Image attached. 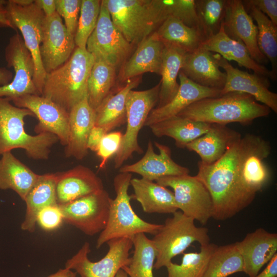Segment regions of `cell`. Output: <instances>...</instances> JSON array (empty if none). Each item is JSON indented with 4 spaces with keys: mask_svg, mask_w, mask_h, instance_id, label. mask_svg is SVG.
Here are the masks:
<instances>
[{
    "mask_svg": "<svg viewBox=\"0 0 277 277\" xmlns=\"http://www.w3.org/2000/svg\"><path fill=\"white\" fill-rule=\"evenodd\" d=\"M56 12L64 21L70 34L74 37L79 18L82 0H55Z\"/></svg>",
    "mask_w": 277,
    "mask_h": 277,
    "instance_id": "obj_43",
    "label": "cell"
},
{
    "mask_svg": "<svg viewBox=\"0 0 277 277\" xmlns=\"http://www.w3.org/2000/svg\"><path fill=\"white\" fill-rule=\"evenodd\" d=\"M155 32L165 46L185 54L197 49L206 39L199 28L189 27L171 16L166 17Z\"/></svg>",
    "mask_w": 277,
    "mask_h": 277,
    "instance_id": "obj_30",
    "label": "cell"
},
{
    "mask_svg": "<svg viewBox=\"0 0 277 277\" xmlns=\"http://www.w3.org/2000/svg\"><path fill=\"white\" fill-rule=\"evenodd\" d=\"M134 193L131 197L140 204L147 213L173 214L179 210L173 192L156 182L143 178L131 179Z\"/></svg>",
    "mask_w": 277,
    "mask_h": 277,
    "instance_id": "obj_28",
    "label": "cell"
},
{
    "mask_svg": "<svg viewBox=\"0 0 277 277\" xmlns=\"http://www.w3.org/2000/svg\"><path fill=\"white\" fill-rule=\"evenodd\" d=\"M111 200L108 192L103 189L58 205L65 223L92 236L100 233L105 228Z\"/></svg>",
    "mask_w": 277,
    "mask_h": 277,
    "instance_id": "obj_13",
    "label": "cell"
},
{
    "mask_svg": "<svg viewBox=\"0 0 277 277\" xmlns=\"http://www.w3.org/2000/svg\"><path fill=\"white\" fill-rule=\"evenodd\" d=\"M34 116L29 110L16 107L6 97H0V156L16 148L24 149L34 160L48 159L51 148L58 138L54 134L45 132L32 135L24 128V119Z\"/></svg>",
    "mask_w": 277,
    "mask_h": 277,
    "instance_id": "obj_4",
    "label": "cell"
},
{
    "mask_svg": "<svg viewBox=\"0 0 277 277\" xmlns=\"http://www.w3.org/2000/svg\"><path fill=\"white\" fill-rule=\"evenodd\" d=\"M134 248L129 263L123 270L130 277H153L156 251L151 239L140 233L131 238Z\"/></svg>",
    "mask_w": 277,
    "mask_h": 277,
    "instance_id": "obj_37",
    "label": "cell"
},
{
    "mask_svg": "<svg viewBox=\"0 0 277 277\" xmlns=\"http://www.w3.org/2000/svg\"><path fill=\"white\" fill-rule=\"evenodd\" d=\"M56 173L39 174L24 200L26 209L25 219L21 225L22 230L31 233L34 232L39 211L48 206L58 205L56 195Z\"/></svg>",
    "mask_w": 277,
    "mask_h": 277,
    "instance_id": "obj_29",
    "label": "cell"
},
{
    "mask_svg": "<svg viewBox=\"0 0 277 277\" xmlns=\"http://www.w3.org/2000/svg\"><path fill=\"white\" fill-rule=\"evenodd\" d=\"M243 2L264 13L277 26V0H245Z\"/></svg>",
    "mask_w": 277,
    "mask_h": 277,
    "instance_id": "obj_46",
    "label": "cell"
},
{
    "mask_svg": "<svg viewBox=\"0 0 277 277\" xmlns=\"http://www.w3.org/2000/svg\"><path fill=\"white\" fill-rule=\"evenodd\" d=\"M270 112L267 106L248 94L230 92L195 102L177 116L211 124L238 123L248 125L256 118L268 116Z\"/></svg>",
    "mask_w": 277,
    "mask_h": 277,
    "instance_id": "obj_2",
    "label": "cell"
},
{
    "mask_svg": "<svg viewBox=\"0 0 277 277\" xmlns=\"http://www.w3.org/2000/svg\"><path fill=\"white\" fill-rule=\"evenodd\" d=\"M243 271V259L234 243L217 247L202 277H228Z\"/></svg>",
    "mask_w": 277,
    "mask_h": 277,
    "instance_id": "obj_38",
    "label": "cell"
},
{
    "mask_svg": "<svg viewBox=\"0 0 277 277\" xmlns=\"http://www.w3.org/2000/svg\"><path fill=\"white\" fill-rule=\"evenodd\" d=\"M95 111L88 104L87 97L76 104L69 112V136L65 146L67 157L82 160L88 154L87 143L95 125Z\"/></svg>",
    "mask_w": 277,
    "mask_h": 277,
    "instance_id": "obj_25",
    "label": "cell"
},
{
    "mask_svg": "<svg viewBox=\"0 0 277 277\" xmlns=\"http://www.w3.org/2000/svg\"><path fill=\"white\" fill-rule=\"evenodd\" d=\"M277 276V253H276L264 269L254 277H276Z\"/></svg>",
    "mask_w": 277,
    "mask_h": 277,
    "instance_id": "obj_49",
    "label": "cell"
},
{
    "mask_svg": "<svg viewBox=\"0 0 277 277\" xmlns=\"http://www.w3.org/2000/svg\"><path fill=\"white\" fill-rule=\"evenodd\" d=\"M123 134L120 131L106 133L100 143L97 155L101 158L100 169H103L107 161L118 151L122 142Z\"/></svg>",
    "mask_w": 277,
    "mask_h": 277,
    "instance_id": "obj_44",
    "label": "cell"
},
{
    "mask_svg": "<svg viewBox=\"0 0 277 277\" xmlns=\"http://www.w3.org/2000/svg\"><path fill=\"white\" fill-rule=\"evenodd\" d=\"M195 4L199 28L207 39L220 30L225 15L226 0H195Z\"/></svg>",
    "mask_w": 277,
    "mask_h": 277,
    "instance_id": "obj_40",
    "label": "cell"
},
{
    "mask_svg": "<svg viewBox=\"0 0 277 277\" xmlns=\"http://www.w3.org/2000/svg\"><path fill=\"white\" fill-rule=\"evenodd\" d=\"M108 250L106 254L97 262L88 258L90 246L86 242L79 250L65 263V268L73 270L81 277H115L118 270L127 265L133 247L131 238L114 239L106 243Z\"/></svg>",
    "mask_w": 277,
    "mask_h": 277,
    "instance_id": "obj_11",
    "label": "cell"
},
{
    "mask_svg": "<svg viewBox=\"0 0 277 277\" xmlns=\"http://www.w3.org/2000/svg\"><path fill=\"white\" fill-rule=\"evenodd\" d=\"M133 47L115 27L106 5L101 1L96 26L87 42L88 52L95 60L102 61L117 69L131 55Z\"/></svg>",
    "mask_w": 277,
    "mask_h": 277,
    "instance_id": "obj_10",
    "label": "cell"
},
{
    "mask_svg": "<svg viewBox=\"0 0 277 277\" xmlns=\"http://www.w3.org/2000/svg\"><path fill=\"white\" fill-rule=\"evenodd\" d=\"M211 125L176 115L149 127L156 136L171 137L176 147L184 148L188 143L206 133Z\"/></svg>",
    "mask_w": 277,
    "mask_h": 277,
    "instance_id": "obj_33",
    "label": "cell"
},
{
    "mask_svg": "<svg viewBox=\"0 0 277 277\" xmlns=\"http://www.w3.org/2000/svg\"><path fill=\"white\" fill-rule=\"evenodd\" d=\"M7 67H12L14 75L7 85L0 86V97L10 101L27 94L39 95L33 81L35 66L33 57L22 36L16 32L12 35L5 49Z\"/></svg>",
    "mask_w": 277,
    "mask_h": 277,
    "instance_id": "obj_14",
    "label": "cell"
},
{
    "mask_svg": "<svg viewBox=\"0 0 277 277\" xmlns=\"http://www.w3.org/2000/svg\"><path fill=\"white\" fill-rule=\"evenodd\" d=\"M155 182L173 189L178 209L186 216L203 225L212 218L213 203L211 195L195 175L166 176Z\"/></svg>",
    "mask_w": 277,
    "mask_h": 277,
    "instance_id": "obj_12",
    "label": "cell"
},
{
    "mask_svg": "<svg viewBox=\"0 0 277 277\" xmlns=\"http://www.w3.org/2000/svg\"><path fill=\"white\" fill-rule=\"evenodd\" d=\"M115 277H128L127 273L122 269H120Z\"/></svg>",
    "mask_w": 277,
    "mask_h": 277,
    "instance_id": "obj_53",
    "label": "cell"
},
{
    "mask_svg": "<svg viewBox=\"0 0 277 277\" xmlns=\"http://www.w3.org/2000/svg\"><path fill=\"white\" fill-rule=\"evenodd\" d=\"M157 1L166 18L171 16L179 19L189 27L199 28L195 0H157Z\"/></svg>",
    "mask_w": 277,
    "mask_h": 277,
    "instance_id": "obj_42",
    "label": "cell"
},
{
    "mask_svg": "<svg viewBox=\"0 0 277 277\" xmlns=\"http://www.w3.org/2000/svg\"><path fill=\"white\" fill-rule=\"evenodd\" d=\"M241 134L226 125L212 124L208 131L188 143V150L196 153L201 162L211 164L220 159Z\"/></svg>",
    "mask_w": 277,
    "mask_h": 277,
    "instance_id": "obj_26",
    "label": "cell"
},
{
    "mask_svg": "<svg viewBox=\"0 0 277 277\" xmlns=\"http://www.w3.org/2000/svg\"><path fill=\"white\" fill-rule=\"evenodd\" d=\"M154 145L159 150V153L154 152L150 141L143 157L133 164L122 166L120 172L135 173L144 179L155 182L163 177L189 174L188 168L179 165L172 160L169 147L156 142Z\"/></svg>",
    "mask_w": 277,
    "mask_h": 277,
    "instance_id": "obj_19",
    "label": "cell"
},
{
    "mask_svg": "<svg viewBox=\"0 0 277 277\" xmlns=\"http://www.w3.org/2000/svg\"><path fill=\"white\" fill-rule=\"evenodd\" d=\"M263 138L254 134L241 136L218 161L211 164L199 161L195 175L208 190L213 203L212 218L229 219L247 207L255 195L244 183L246 159Z\"/></svg>",
    "mask_w": 277,
    "mask_h": 277,
    "instance_id": "obj_1",
    "label": "cell"
},
{
    "mask_svg": "<svg viewBox=\"0 0 277 277\" xmlns=\"http://www.w3.org/2000/svg\"><path fill=\"white\" fill-rule=\"evenodd\" d=\"M6 6L13 25L21 32L24 43L33 57L35 66L33 81L41 95L46 76L40 54L45 15L34 1L19 4L9 0Z\"/></svg>",
    "mask_w": 277,
    "mask_h": 277,
    "instance_id": "obj_9",
    "label": "cell"
},
{
    "mask_svg": "<svg viewBox=\"0 0 277 277\" xmlns=\"http://www.w3.org/2000/svg\"><path fill=\"white\" fill-rule=\"evenodd\" d=\"M101 1L82 0L76 31L74 35L75 46L86 49L88 38L94 30L98 19Z\"/></svg>",
    "mask_w": 277,
    "mask_h": 277,
    "instance_id": "obj_41",
    "label": "cell"
},
{
    "mask_svg": "<svg viewBox=\"0 0 277 277\" xmlns=\"http://www.w3.org/2000/svg\"><path fill=\"white\" fill-rule=\"evenodd\" d=\"M95 61L86 49L75 47L62 65L47 73L41 95L68 113L87 97V83Z\"/></svg>",
    "mask_w": 277,
    "mask_h": 277,
    "instance_id": "obj_3",
    "label": "cell"
},
{
    "mask_svg": "<svg viewBox=\"0 0 277 277\" xmlns=\"http://www.w3.org/2000/svg\"><path fill=\"white\" fill-rule=\"evenodd\" d=\"M125 39L137 46L166 19L157 0H103Z\"/></svg>",
    "mask_w": 277,
    "mask_h": 277,
    "instance_id": "obj_6",
    "label": "cell"
},
{
    "mask_svg": "<svg viewBox=\"0 0 277 277\" xmlns=\"http://www.w3.org/2000/svg\"><path fill=\"white\" fill-rule=\"evenodd\" d=\"M181 71L204 87L221 90L226 82V73L220 69L214 54L202 46L184 54Z\"/></svg>",
    "mask_w": 277,
    "mask_h": 277,
    "instance_id": "obj_24",
    "label": "cell"
},
{
    "mask_svg": "<svg viewBox=\"0 0 277 277\" xmlns=\"http://www.w3.org/2000/svg\"><path fill=\"white\" fill-rule=\"evenodd\" d=\"M7 3V1L0 0V27L10 28L16 30L6 8Z\"/></svg>",
    "mask_w": 277,
    "mask_h": 277,
    "instance_id": "obj_48",
    "label": "cell"
},
{
    "mask_svg": "<svg viewBox=\"0 0 277 277\" xmlns=\"http://www.w3.org/2000/svg\"><path fill=\"white\" fill-rule=\"evenodd\" d=\"M185 53L172 47L165 46L162 54L159 101L156 107L169 103L176 94L180 86L177 77L181 71Z\"/></svg>",
    "mask_w": 277,
    "mask_h": 277,
    "instance_id": "obj_36",
    "label": "cell"
},
{
    "mask_svg": "<svg viewBox=\"0 0 277 277\" xmlns=\"http://www.w3.org/2000/svg\"><path fill=\"white\" fill-rule=\"evenodd\" d=\"M77 273L73 270L64 268L47 277H76Z\"/></svg>",
    "mask_w": 277,
    "mask_h": 277,
    "instance_id": "obj_52",
    "label": "cell"
},
{
    "mask_svg": "<svg viewBox=\"0 0 277 277\" xmlns=\"http://www.w3.org/2000/svg\"><path fill=\"white\" fill-rule=\"evenodd\" d=\"M56 201L62 205L104 189L102 179L90 168L79 165L56 173Z\"/></svg>",
    "mask_w": 277,
    "mask_h": 277,
    "instance_id": "obj_23",
    "label": "cell"
},
{
    "mask_svg": "<svg viewBox=\"0 0 277 277\" xmlns=\"http://www.w3.org/2000/svg\"><path fill=\"white\" fill-rule=\"evenodd\" d=\"M75 47L74 37L68 32L58 13L45 16L40 54L46 74L65 63Z\"/></svg>",
    "mask_w": 277,
    "mask_h": 277,
    "instance_id": "obj_16",
    "label": "cell"
},
{
    "mask_svg": "<svg viewBox=\"0 0 277 277\" xmlns=\"http://www.w3.org/2000/svg\"><path fill=\"white\" fill-rule=\"evenodd\" d=\"M13 77V73L5 67H0V86L9 84Z\"/></svg>",
    "mask_w": 277,
    "mask_h": 277,
    "instance_id": "obj_51",
    "label": "cell"
},
{
    "mask_svg": "<svg viewBox=\"0 0 277 277\" xmlns=\"http://www.w3.org/2000/svg\"><path fill=\"white\" fill-rule=\"evenodd\" d=\"M142 76L128 81L126 84L108 96L95 111V126L107 133L125 124L127 120L126 100L128 92L136 87Z\"/></svg>",
    "mask_w": 277,
    "mask_h": 277,
    "instance_id": "obj_32",
    "label": "cell"
},
{
    "mask_svg": "<svg viewBox=\"0 0 277 277\" xmlns=\"http://www.w3.org/2000/svg\"><path fill=\"white\" fill-rule=\"evenodd\" d=\"M214 56L219 67L224 70L226 74V82L220 95L230 92L247 93L277 113V94L269 90L270 83L268 77L241 70L219 54Z\"/></svg>",
    "mask_w": 277,
    "mask_h": 277,
    "instance_id": "obj_17",
    "label": "cell"
},
{
    "mask_svg": "<svg viewBox=\"0 0 277 277\" xmlns=\"http://www.w3.org/2000/svg\"><path fill=\"white\" fill-rule=\"evenodd\" d=\"M201 46L211 52H216L227 61H234L244 67L268 78L270 71L264 65L256 63L251 56L246 46L241 42L230 37L225 32L223 22L219 32L206 39Z\"/></svg>",
    "mask_w": 277,
    "mask_h": 277,
    "instance_id": "obj_27",
    "label": "cell"
},
{
    "mask_svg": "<svg viewBox=\"0 0 277 277\" xmlns=\"http://www.w3.org/2000/svg\"><path fill=\"white\" fill-rule=\"evenodd\" d=\"M160 83L153 87L142 91L130 90L126 97L127 127L123 134L120 147L115 154L114 168H120L134 152L143 153L138 143V135L151 111L157 105Z\"/></svg>",
    "mask_w": 277,
    "mask_h": 277,
    "instance_id": "obj_8",
    "label": "cell"
},
{
    "mask_svg": "<svg viewBox=\"0 0 277 277\" xmlns=\"http://www.w3.org/2000/svg\"><path fill=\"white\" fill-rule=\"evenodd\" d=\"M163 43L155 32L142 41L120 68L119 80L126 82L145 73L161 74Z\"/></svg>",
    "mask_w": 277,
    "mask_h": 277,
    "instance_id": "obj_22",
    "label": "cell"
},
{
    "mask_svg": "<svg viewBox=\"0 0 277 277\" xmlns=\"http://www.w3.org/2000/svg\"><path fill=\"white\" fill-rule=\"evenodd\" d=\"M14 105L31 111L38 120L35 126L37 133L55 134L64 146L69 136V113L50 100L42 95L27 94L12 99Z\"/></svg>",
    "mask_w": 277,
    "mask_h": 277,
    "instance_id": "obj_15",
    "label": "cell"
},
{
    "mask_svg": "<svg viewBox=\"0 0 277 277\" xmlns=\"http://www.w3.org/2000/svg\"><path fill=\"white\" fill-rule=\"evenodd\" d=\"M63 216L58 205L48 206L38 213L36 223L44 230L51 231L58 229L62 225Z\"/></svg>",
    "mask_w": 277,
    "mask_h": 277,
    "instance_id": "obj_45",
    "label": "cell"
},
{
    "mask_svg": "<svg viewBox=\"0 0 277 277\" xmlns=\"http://www.w3.org/2000/svg\"><path fill=\"white\" fill-rule=\"evenodd\" d=\"M107 133L105 130L98 126H94L89 133L87 147L88 149L96 152L104 136Z\"/></svg>",
    "mask_w": 277,
    "mask_h": 277,
    "instance_id": "obj_47",
    "label": "cell"
},
{
    "mask_svg": "<svg viewBox=\"0 0 277 277\" xmlns=\"http://www.w3.org/2000/svg\"><path fill=\"white\" fill-rule=\"evenodd\" d=\"M180 86L174 97L167 104L155 107L150 112L145 126L151 125L176 116L182 110L199 100L219 96L221 90L201 86L188 78L182 71L179 74Z\"/></svg>",
    "mask_w": 277,
    "mask_h": 277,
    "instance_id": "obj_21",
    "label": "cell"
},
{
    "mask_svg": "<svg viewBox=\"0 0 277 277\" xmlns=\"http://www.w3.org/2000/svg\"><path fill=\"white\" fill-rule=\"evenodd\" d=\"M116 69L100 60H95L87 83V100L95 111L103 102L117 89L114 86Z\"/></svg>",
    "mask_w": 277,
    "mask_h": 277,
    "instance_id": "obj_34",
    "label": "cell"
},
{
    "mask_svg": "<svg viewBox=\"0 0 277 277\" xmlns=\"http://www.w3.org/2000/svg\"><path fill=\"white\" fill-rule=\"evenodd\" d=\"M246 10L256 23L259 48L271 63V79L277 78V26L264 13L242 1Z\"/></svg>",
    "mask_w": 277,
    "mask_h": 277,
    "instance_id": "obj_35",
    "label": "cell"
},
{
    "mask_svg": "<svg viewBox=\"0 0 277 277\" xmlns=\"http://www.w3.org/2000/svg\"><path fill=\"white\" fill-rule=\"evenodd\" d=\"M217 246L210 243L201 246L199 252L184 253L180 264L171 262L165 267L167 277H202Z\"/></svg>",
    "mask_w": 277,
    "mask_h": 277,
    "instance_id": "obj_39",
    "label": "cell"
},
{
    "mask_svg": "<svg viewBox=\"0 0 277 277\" xmlns=\"http://www.w3.org/2000/svg\"><path fill=\"white\" fill-rule=\"evenodd\" d=\"M167 218L151 240L156 251L154 268L166 267L176 256L184 253L192 244H209L208 229L197 227L194 220L176 211Z\"/></svg>",
    "mask_w": 277,
    "mask_h": 277,
    "instance_id": "obj_7",
    "label": "cell"
},
{
    "mask_svg": "<svg viewBox=\"0 0 277 277\" xmlns=\"http://www.w3.org/2000/svg\"><path fill=\"white\" fill-rule=\"evenodd\" d=\"M39 176L14 156L11 151L1 155L0 189L12 190L24 201Z\"/></svg>",
    "mask_w": 277,
    "mask_h": 277,
    "instance_id": "obj_31",
    "label": "cell"
},
{
    "mask_svg": "<svg viewBox=\"0 0 277 277\" xmlns=\"http://www.w3.org/2000/svg\"><path fill=\"white\" fill-rule=\"evenodd\" d=\"M223 24L226 34L243 43L256 63L262 65L268 63L258 45L257 26L246 10L242 1L226 0Z\"/></svg>",
    "mask_w": 277,
    "mask_h": 277,
    "instance_id": "obj_18",
    "label": "cell"
},
{
    "mask_svg": "<svg viewBox=\"0 0 277 277\" xmlns=\"http://www.w3.org/2000/svg\"><path fill=\"white\" fill-rule=\"evenodd\" d=\"M34 2L42 9L45 16H50L56 12L55 0H35Z\"/></svg>",
    "mask_w": 277,
    "mask_h": 277,
    "instance_id": "obj_50",
    "label": "cell"
},
{
    "mask_svg": "<svg viewBox=\"0 0 277 277\" xmlns=\"http://www.w3.org/2000/svg\"><path fill=\"white\" fill-rule=\"evenodd\" d=\"M131 179V173L120 172L113 179L116 196L111 200L108 221L96 240L97 249L114 239L131 238L140 233L154 235L162 226L142 219L133 210L128 193Z\"/></svg>",
    "mask_w": 277,
    "mask_h": 277,
    "instance_id": "obj_5",
    "label": "cell"
},
{
    "mask_svg": "<svg viewBox=\"0 0 277 277\" xmlns=\"http://www.w3.org/2000/svg\"><path fill=\"white\" fill-rule=\"evenodd\" d=\"M235 243L243 259V272L249 277L256 275L277 251V234L262 228L248 233Z\"/></svg>",
    "mask_w": 277,
    "mask_h": 277,
    "instance_id": "obj_20",
    "label": "cell"
}]
</instances>
